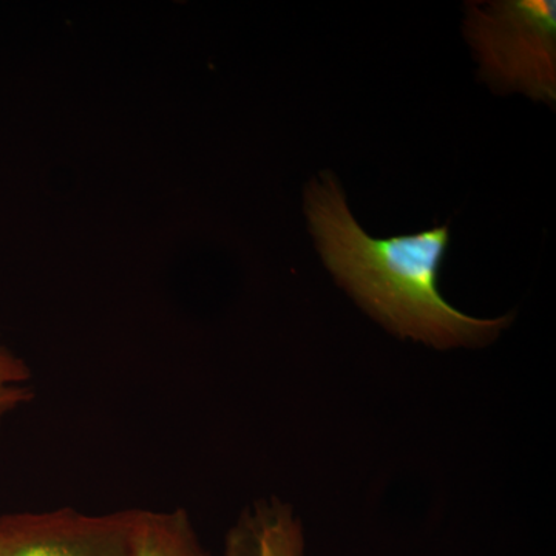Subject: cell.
Segmentation results:
<instances>
[{
  "mask_svg": "<svg viewBox=\"0 0 556 556\" xmlns=\"http://www.w3.org/2000/svg\"><path fill=\"white\" fill-rule=\"evenodd\" d=\"M305 212L332 276L394 334L452 348L495 339L510 324L508 316H467L442 298L439 274L450 243L447 225L412 236L375 239L351 214L331 172L309 182Z\"/></svg>",
  "mask_w": 556,
  "mask_h": 556,
  "instance_id": "obj_1",
  "label": "cell"
},
{
  "mask_svg": "<svg viewBox=\"0 0 556 556\" xmlns=\"http://www.w3.org/2000/svg\"><path fill=\"white\" fill-rule=\"evenodd\" d=\"M466 36L493 89L556 100V3L501 0L468 3Z\"/></svg>",
  "mask_w": 556,
  "mask_h": 556,
  "instance_id": "obj_2",
  "label": "cell"
},
{
  "mask_svg": "<svg viewBox=\"0 0 556 556\" xmlns=\"http://www.w3.org/2000/svg\"><path fill=\"white\" fill-rule=\"evenodd\" d=\"M138 508L0 515V556H134Z\"/></svg>",
  "mask_w": 556,
  "mask_h": 556,
  "instance_id": "obj_3",
  "label": "cell"
},
{
  "mask_svg": "<svg viewBox=\"0 0 556 556\" xmlns=\"http://www.w3.org/2000/svg\"><path fill=\"white\" fill-rule=\"evenodd\" d=\"M302 527L281 504H258L230 530L226 556H302Z\"/></svg>",
  "mask_w": 556,
  "mask_h": 556,
  "instance_id": "obj_4",
  "label": "cell"
},
{
  "mask_svg": "<svg viewBox=\"0 0 556 556\" xmlns=\"http://www.w3.org/2000/svg\"><path fill=\"white\" fill-rule=\"evenodd\" d=\"M134 556H211L201 546L185 510L152 511L138 508Z\"/></svg>",
  "mask_w": 556,
  "mask_h": 556,
  "instance_id": "obj_5",
  "label": "cell"
},
{
  "mask_svg": "<svg viewBox=\"0 0 556 556\" xmlns=\"http://www.w3.org/2000/svg\"><path fill=\"white\" fill-rule=\"evenodd\" d=\"M31 371L28 365L0 345V426L3 419L33 399Z\"/></svg>",
  "mask_w": 556,
  "mask_h": 556,
  "instance_id": "obj_6",
  "label": "cell"
}]
</instances>
